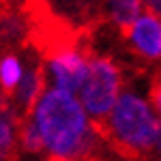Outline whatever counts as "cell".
Wrapping results in <instances>:
<instances>
[{
  "mask_svg": "<svg viewBox=\"0 0 161 161\" xmlns=\"http://www.w3.org/2000/svg\"><path fill=\"white\" fill-rule=\"evenodd\" d=\"M30 118L39 127L45 153L54 161H77L92 148L95 129L77 95L45 88Z\"/></svg>",
  "mask_w": 161,
  "mask_h": 161,
  "instance_id": "6da1fadb",
  "label": "cell"
},
{
  "mask_svg": "<svg viewBox=\"0 0 161 161\" xmlns=\"http://www.w3.org/2000/svg\"><path fill=\"white\" fill-rule=\"evenodd\" d=\"M161 118L146 99L127 90L116 101L105 120L110 137L127 153H146L155 148Z\"/></svg>",
  "mask_w": 161,
  "mask_h": 161,
  "instance_id": "7a4b0ae2",
  "label": "cell"
},
{
  "mask_svg": "<svg viewBox=\"0 0 161 161\" xmlns=\"http://www.w3.org/2000/svg\"><path fill=\"white\" fill-rule=\"evenodd\" d=\"M120 95V69L114 64V60L105 56L90 58L88 75L77 92V99L86 114L92 120H108Z\"/></svg>",
  "mask_w": 161,
  "mask_h": 161,
  "instance_id": "3957f363",
  "label": "cell"
},
{
  "mask_svg": "<svg viewBox=\"0 0 161 161\" xmlns=\"http://www.w3.org/2000/svg\"><path fill=\"white\" fill-rule=\"evenodd\" d=\"M88 67L90 58L75 45H62L54 50L45 60V75L52 84L50 88L77 95L88 75Z\"/></svg>",
  "mask_w": 161,
  "mask_h": 161,
  "instance_id": "277c9868",
  "label": "cell"
},
{
  "mask_svg": "<svg viewBox=\"0 0 161 161\" xmlns=\"http://www.w3.org/2000/svg\"><path fill=\"white\" fill-rule=\"evenodd\" d=\"M129 45L137 56L146 60L161 58V17L144 11L127 30Z\"/></svg>",
  "mask_w": 161,
  "mask_h": 161,
  "instance_id": "5b68a950",
  "label": "cell"
},
{
  "mask_svg": "<svg viewBox=\"0 0 161 161\" xmlns=\"http://www.w3.org/2000/svg\"><path fill=\"white\" fill-rule=\"evenodd\" d=\"M45 71L41 69V67H26V73H24V80L19 82V86L17 90L13 92V110H22V112H28V114H32L35 110V105L39 103V99L43 97V92H45Z\"/></svg>",
  "mask_w": 161,
  "mask_h": 161,
  "instance_id": "8992f818",
  "label": "cell"
},
{
  "mask_svg": "<svg viewBox=\"0 0 161 161\" xmlns=\"http://www.w3.org/2000/svg\"><path fill=\"white\" fill-rule=\"evenodd\" d=\"M103 4H105V13H108L110 22L118 28H123L125 32L144 13L142 0H103Z\"/></svg>",
  "mask_w": 161,
  "mask_h": 161,
  "instance_id": "52a82bcc",
  "label": "cell"
},
{
  "mask_svg": "<svg viewBox=\"0 0 161 161\" xmlns=\"http://www.w3.org/2000/svg\"><path fill=\"white\" fill-rule=\"evenodd\" d=\"M15 146V110L0 95V161H7Z\"/></svg>",
  "mask_w": 161,
  "mask_h": 161,
  "instance_id": "ba28073f",
  "label": "cell"
},
{
  "mask_svg": "<svg viewBox=\"0 0 161 161\" xmlns=\"http://www.w3.org/2000/svg\"><path fill=\"white\" fill-rule=\"evenodd\" d=\"M24 73H26V67L22 64L19 56L17 54H4L0 58V88L2 92H15L19 82L24 80Z\"/></svg>",
  "mask_w": 161,
  "mask_h": 161,
  "instance_id": "9c48e42d",
  "label": "cell"
},
{
  "mask_svg": "<svg viewBox=\"0 0 161 161\" xmlns=\"http://www.w3.org/2000/svg\"><path fill=\"white\" fill-rule=\"evenodd\" d=\"M19 144H22V148L28 150V153H41V150H45L41 131H39V127L35 125L32 118H28V120L19 127Z\"/></svg>",
  "mask_w": 161,
  "mask_h": 161,
  "instance_id": "30bf717a",
  "label": "cell"
},
{
  "mask_svg": "<svg viewBox=\"0 0 161 161\" xmlns=\"http://www.w3.org/2000/svg\"><path fill=\"white\" fill-rule=\"evenodd\" d=\"M22 35H24V24L19 22V17H15L11 13L0 15V41L15 43L22 39Z\"/></svg>",
  "mask_w": 161,
  "mask_h": 161,
  "instance_id": "8fae6325",
  "label": "cell"
},
{
  "mask_svg": "<svg viewBox=\"0 0 161 161\" xmlns=\"http://www.w3.org/2000/svg\"><path fill=\"white\" fill-rule=\"evenodd\" d=\"M150 105L157 112V116L161 118V80H157L153 88H150Z\"/></svg>",
  "mask_w": 161,
  "mask_h": 161,
  "instance_id": "7c38bea8",
  "label": "cell"
},
{
  "mask_svg": "<svg viewBox=\"0 0 161 161\" xmlns=\"http://www.w3.org/2000/svg\"><path fill=\"white\" fill-rule=\"evenodd\" d=\"M142 2H144V9L148 13L161 17V0H142Z\"/></svg>",
  "mask_w": 161,
  "mask_h": 161,
  "instance_id": "4fadbf2b",
  "label": "cell"
},
{
  "mask_svg": "<svg viewBox=\"0 0 161 161\" xmlns=\"http://www.w3.org/2000/svg\"><path fill=\"white\" fill-rule=\"evenodd\" d=\"M155 150H157V155L161 157V125H159V133H157V142H155Z\"/></svg>",
  "mask_w": 161,
  "mask_h": 161,
  "instance_id": "5bb4252c",
  "label": "cell"
}]
</instances>
